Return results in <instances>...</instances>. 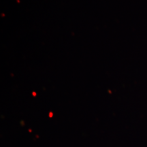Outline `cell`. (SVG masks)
Segmentation results:
<instances>
[]
</instances>
